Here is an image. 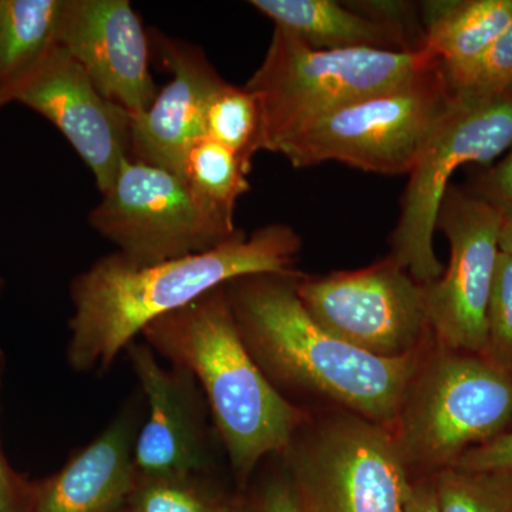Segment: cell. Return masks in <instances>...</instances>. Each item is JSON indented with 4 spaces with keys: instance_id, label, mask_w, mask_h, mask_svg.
<instances>
[{
    "instance_id": "cell-6",
    "label": "cell",
    "mask_w": 512,
    "mask_h": 512,
    "mask_svg": "<svg viewBox=\"0 0 512 512\" xmlns=\"http://www.w3.org/2000/svg\"><path fill=\"white\" fill-rule=\"evenodd\" d=\"M454 99L437 62L396 89L326 114L278 154L295 168L336 161L369 173L410 174Z\"/></svg>"
},
{
    "instance_id": "cell-2",
    "label": "cell",
    "mask_w": 512,
    "mask_h": 512,
    "mask_svg": "<svg viewBox=\"0 0 512 512\" xmlns=\"http://www.w3.org/2000/svg\"><path fill=\"white\" fill-rule=\"evenodd\" d=\"M295 269L245 275L224 285L235 325L252 359L282 394L323 397L392 429L423 349L396 359L370 355L323 329L298 292Z\"/></svg>"
},
{
    "instance_id": "cell-13",
    "label": "cell",
    "mask_w": 512,
    "mask_h": 512,
    "mask_svg": "<svg viewBox=\"0 0 512 512\" xmlns=\"http://www.w3.org/2000/svg\"><path fill=\"white\" fill-rule=\"evenodd\" d=\"M57 43L128 113H143L156 100L150 36L128 0H64Z\"/></svg>"
},
{
    "instance_id": "cell-9",
    "label": "cell",
    "mask_w": 512,
    "mask_h": 512,
    "mask_svg": "<svg viewBox=\"0 0 512 512\" xmlns=\"http://www.w3.org/2000/svg\"><path fill=\"white\" fill-rule=\"evenodd\" d=\"M89 224L128 261L143 266L210 251L238 231L184 177L130 158L90 211Z\"/></svg>"
},
{
    "instance_id": "cell-25",
    "label": "cell",
    "mask_w": 512,
    "mask_h": 512,
    "mask_svg": "<svg viewBox=\"0 0 512 512\" xmlns=\"http://www.w3.org/2000/svg\"><path fill=\"white\" fill-rule=\"evenodd\" d=\"M483 357L495 369L512 377V261L501 252L488 303Z\"/></svg>"
},
{
    "instance_id": "cell-22",
    "label": "cell",
    "mask_w": 512,
    "mask_h": 512,
    "mask_svg": "<svg viewBox=\"0 0 512 512\" xmlns=\"http://www.w3.org/2000/svg\"><path fill=\"white\" fill-rule=\"evenodd\" d=\"M431 476L439 512H512V470L448 467Z\"/></svg>"
},
{
    "instance_id": "cell-32",
    "label": "cell",
    "mask_w": 512,
    "mask_h": 512,
    "mask_svg": "<svg viewBox=\"0 0 512 512\" xmlns=\"http://www.w3.org/2000/svg\"><path fill=\"white\" fill-rule=\"evenodd\" d=\"M498 249L512 261V217H503L498 235Z\"/></svg>"
},
{
    "instance_id": "cell-23",
    "label": "cell",
    "mask_w": 512,
    "mask_h": 512,
    "mask_svg": "<svg viewBox=\"0 0 512 512\" xmlns=\"http://www.w3.org/2000/svg\"><path fill=\"white\" fill-rule=\"evenodd\" d=\"M441 70L451 93L456 96L490 97L512 93V20L481 55L457 66H441Z\"/></svg>"
},
{
    "instance_id": "cell-14",
    "label": "cell",
    "mask_w": 512,
    "mask_h": 512,
    "mask_svg": "<svg viewBox=\"0 0 512 512\" xmlns=\"http://www.w3.org/2000/svg\"><path fill=\"white\" fill-rule=\"evenodd\" d=\"M151 50L173 79L150 109L131 114L130 160L184 177L185 156L205 137V114L224 80L200 47L153 30Z\"/></svg>"
},
{
    "instance_id": "cell-34",
    "label": "cell",
    "mask_w": 512,
    "mask_h": 512,
    "mask_svg": "<svg viewBox=\"0 0 512 512\" xmlns=\"http://www.w3.org/2000/svg\"><path fill=\"white\" fill-rule=\"evenodd\" d=\"M2 466H5V464H3L2 458H0V467Z\"/></svg>"
},
{
    "instance_id": "cell-12",
    "label": "cell",
    "mask_w": 512,
    "mask_h": 512,
    "mask_svg": "<svg viewBox=\"0 0 512 512\" xmlns=\"http://www.w3.org/2000/svg\"><path fill=\"white\" fill-rule=\"evenodd\" d=\"M12 101L49 120L92 171L101 195L130 157L131 114L96 89L86 72L57 46Z\"/></svg>"
},
{
    "instance_id": "cell-33",
    "label": "cell",
    "mask_w": 512,
    "mask_h": 512,
    "mask_svg": "<svg viewBox=\"0 0 512 512\" xmlns=\"http://www.w3.org/2000/svg\"><path fill=\"white\" fill-rule=\"evenodd\" d=\"M119 512H130V511H128V508L126 507V508H124V510H121Z\"/></svg>"
},
{
    "instance_id": "cell-4",
    "label": "cell",
    "mask_w": 512,
    "mask_h": 512,
    "mask_svg": "<svg viewBox=\"0 0 512 512\" xmlns=\"http://www.w3.org/2000/svg\"><path fill=\"white\" fill-rule=\"evenodd\" d=\"M434 63L427 52L316 50L275 26L261 66L245 84L261 107L259 151L278 154L326 114L396 89Z\"/></svg>"
},
{
    "instance_id": "cell-26",
    "label": "cell",
    "mask_w": 512,
    "mask_h": 512,
    "mask_svg": "<svg viewBox=\"0 0 512 512\" xmlns=\"http://www.w3.org/2000/svg\"><path fill=\"white\" fill-rule=\"evenodd\" d=\"M466 191L503 217H512V148L503 161L478 175Z\"/></svg>"
},
{
    "instance_id": "cell-15",
    "label": "cell",
    "mask_w": 512,
    "mask_h": 512,
    "mask_svg": "<svg viewBox=\"0 0 512 512\" xmlns=\"http://www.w3.org/2000/svg\"><path fill=\"white\" fill-rule=\"evenodd\" d=\"M146 394L148 414L134 443L140 476H198L208 467L204 420L197 382L178 367L165 369L147 343L126 349Z\"/></svg>"
},
{
    "instance_id": "cell-28",
    "label": "cell",
    "mask_w": 512,
    "mask_h": 512,
    "mask_svg": "<svg viewBox=\"0 0 512 512\" xmlns=\"http://www.w3.org/2000/svg\"><path fill=\"white\" fill-rule=\"evenodd\" d=\"M254 501L258 512H303L286 471L269 477Z\"/></svg>"
},
{
    "instance_id": "cell-29",
    "label": "cell",
    "mask_w": 512,
    "mask_h": 512,
    "mask_svg": "<svg viewBox=\"0 0 512 512\" xmlns=\"http://www.w3.org/2000/svg\"><path fill=\"white\" fill-rule=\"evenodd\" d=\"M404 512H439L433 476H423L414 480L412 497Z\"/></svg>"
},
{
    "instance_id": "cell-17",
    "label": "cell",
    "mask_w": 512,
    "mask_h": 512,
    "mask_svg": "<svg viewBox=\"0 0 512 512\" xmlns=\"http://www.w3.org/2000/svg\"><path fill=\"white\" fill-rule=\"evenodd\" d=\"M249 5L316 50L375 49L424 52L390 22L335 0H251Z\"/></svg>"
},
{
    "instance_id": "cell-30",
    "label": "cell",
    "mask_w": 512,
    "mask_h": 512,
    "mask_svg": "<svg viewBox=\"0 0 512 512\" xmlns=\"http://www.w3.org/2000/svg\"><path fill=\"white\" fill-rule=\"evenodd\" d=\"M0 512H19L15 485L5 466L0 467Z\"/></svg>"
},
{
    "instance_id": "cell-3",
    "label": "cell",
    "mask_w": 512,
    "mask_h": 512,
    "mask_svg": "<svg viewBox=\"0 0 512 512\" xmlns=\"http://www.w3.org/2000/svg\"><path fill=\"white\" fill-rule=\"evenodd\" d=\"M141 336L200 384L239 483H247L265 457L282 456L308 423V414L276 390L252 359L224 286L148 323Z\"/></svg>"
},
{
    "instance_id": "cell-11",
    "label": "cell",
    "mask_w": 512,
    "mask_h": 512,
    "mask_svg": "<svg viewBox=\"0 0 512 512\" xmlns=\"http://www.w3.org/2000/svg\"><path fill=\"white\" fill-rule=\"evenodd\" d=\"M501 222L500 212L470 192L447 188L437 228L450 242V261L439 281L426 285L430 332L441 348L483 356Z\"/></svg>"
},
{
    "instance_id": "cell-27",
    "label": "cell",
    "mask_w": 512,
    "mask_h": 512,
    "mask_svg": "<svg viewBox=\"0 0 512 512\" xmlns=\"http://www.w3.org/2000/svg\"><path fill=\"white\" fill-rule=\"evenodd\" d=\"M453 467L461 470H512V431H504L495 439L470 448Z\"/></svg>"
},
{
    "instance_id": "cell-8",
    "label": "cell",
    "mask_w": 512,
    "mask_h": 512,
    "mask_svg": "<svg viewBox=\"0 0 512 512\" xmlns=\"http://www.w3.org/2000/svg\"><path fill=\"white\" fill-rule=\"evenodd\" d=\"M511 147L512 93L456 96L409 174L390 237L389 255L421 285L439 281L444 272L434 251V232L451 175L463 165L491 164Z\"/></svg>"
},
{
    "instance_id": "cell-5",
    "label": "cell",
    "mask_w": 512,
    "mask_h": 512,
    "mask_svg": "<svg viewBox=\"0 0 512 512\" xmlns=\"http://www.w3.org/2000/svg\"><path fill=\"white\" fill-rule=\"evenodd\" d=\"M437 348L421 357L390 429L406 466L424 476L453 467L512 420V377L483 356Z\"/></svg>"
},
{
    "instance_id": "cell-16",
    "label": "cell",
    "mask_w": 512,
    "mask_h": 512,
    "mask_svg": "<svg viewBox=\"0 0 512 512\" xmlns=\"http://www.w3.org/2000/svg\"><path fill=\"white\" fill-rule=\"evenodd\" d=\"M133 419L111 423L36 495L32 512H119L136 484Z\"/></svg>"
},
{
    "instance_id": "cell-31",
    "label": "cell",
    "mask_w": 512,
    "mask_h": 512,
    "mask_svg": "<svg viewBox=\"0 0 512 512\" xmlns=\"http://www.w3.org/2000/svg\"><path fill=\"white\" fill-rule=\"evenodd\" d=\"M212 512H258L255 501L244 497L221 498Z\"/></svg>"
},
{
    "instance_id": "cell-19",
    "label": "cell",
    "mask_w": 512,
    "mask_h": 512,
    "mask_svg": "<svg viewBox=\"0 0 512 512\" xmlns=\"http://www.w3.org/2000/svg\"><path fill=\"white\" fill-rule=\"evenodd\" d=\"M64 0H0V109L59 46Z\"/></svg>"
},
{
    "instance_id": "cell-7",
    "label": "cell",
    "mask_w": 512,
    "mask_h": 512,
    "mask_svg": "<svg viewBox=\"0 0 512 512\" xmlns=\"http://www.w3.org/2000/svg\"><path fill=\"white\" fill-rule=\"evenodd\" d=\"M282 457L303 512H404L412 497L392 431L346 410L308 421Z\"/></svg>"
},
{
    "instance_id": "cell-1",
    "label": "cell",
    "mask_w": 512,
    "mask_h": 512,
    "mask_svg": "<svg viewBox=\"0 0 512 512\" xmlns=\"http://www.w3.org/2000/svg\"><path fill=\"white\" fill-rule=\"evenodd\" d=\"M301 248L295 229L268 224L251 235L238 229L210 251L154 265L133 264L117 251L97 259L70 286L69 365L79 373L104 372L148 323L232 279L292 271Z\"/></svg>"
},
{
    "instance_id": "cell-18",
    "label": "cell",
    "mask_w": 512,
    "mask_h": 512,
    "mask_svg": "<svg viewBox=\"0 0 512 512\" xmlns=\"http://www.w3.org/2000/svg\"><path fill=\"white\" fill-rule=\"evenodd\" d=\"M420 10L424 52L444 67L481 55L512 20V0H441Z\"/></svg>"
},
{
    "instance_id": "cell-10",
    "label": "cell",
    "mask_w": 512,
    "mask_h": 512,
    "mask_svg": "<svg viewBox=\"0 0 512 512\" xmlns=\"http://www.w3.org/2000/svg\"><path fill=\"white\" fill-rule=\"evenodd\" d=\"M296 292L323 329L370 355L387 359L412 355L433 336L426 285L390 255L357 271L301 274Z\"/></svg>"
},
{
    "instance_id": "cell-21",
    "label": "cell",
    "mask_w": 512,
    "mask_h": 512,
    "mask_svg": "<svg viewBox=\"0 0 512 512\" xmlns=\"http://www.w3.org/2000/svg\"><path fill=\"white\" fill-rule=\"evenodd\" d=\"M261 107L247 87L224 83L205 114V136L237 154L249 170L259 153Z\"/></svg>"
},
{
    "instance_id": "cell-20",
    "label": "cell",
    "mask_w": 512,
    "mask_h": 512,
    "mask_svg": "<svg viewBox=\"0 0 512 512\" xmlns=\"http://www.w3.org/2000/svg\"><path fill=\"white\" fill-rule=\"evenodd\" d=\"M251 170L227 147L207 136L192 144L185 156L184 178L212 210L234 220L239 197L251 190Z\"/></svg>"
},
{
    "instance_id": "cell-24",
    "label": "cell",
    "mask_w": 512,
    "mask_h": 512,
    "mask_svg": "<svg viewBox=\"0 0 512 512\" xmlns=\"http://www.w3.org/2000/svg\"><path fill=\"white\" fill-rule=\"evenodd\" d=\"M200 476V474H198ZM198 476H140L128 500L130 512H212L214 497Z\"/></svg>"
},
{
    "instance_id": "cell-35",
    "label": "cell",
    "mask_w": 512,
    "mask_h": 512,
    "mask_svg": "<svg viewBox=\"0 0 512 512\" xmlns=\"http://www.w3.org/2000/svg\"><path fill=\"white\" fill-rule=\"evenodd\" d=\"M0 288H2V281H0Z\"/></svg>"
}]
</instances>
